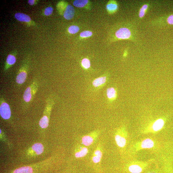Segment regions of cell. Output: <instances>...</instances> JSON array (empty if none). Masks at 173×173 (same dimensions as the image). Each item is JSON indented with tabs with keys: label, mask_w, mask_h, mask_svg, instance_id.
I'll list each match as a JSON object with an SVG mask.
<instances>
[{
	"label": "cell",
	"mask_w": 173,
	"mask_h": 173,
	"mask_svg": "<svg viewBox=\"0 0 173 173\" xmlns=\"http://www.w3.org/2000/svg\"><path fill=\"white\" fill-rule=\"evenodd\" d=\"M0 114L4 119H8L11 116V111L9 105L7 103H2L0 107Z\"/></svg>",
	"instance_id": "cell-1"
},
{
	"label": "cell",
	"mask_w": 173,
	"mask_h": 173,
	"mask_svg": "<svg viewBox=\"0 0 173 173\" xmlns=\"http://www.w3.org/2000/svg\"><path fill=\"white\" fill-rule=\"evenodd\" d=\"M131 35V32L130 29L126 28L120 29L116 33V36L118 38L122 39H129Z\"/></svg>",
	"instance_id": "cell-2"
},
{
	"label": "cell",
	"mask_w": 173,
	"mask_h": 173,
	"mask_svg": "<svg viewBox=\"0 0 173 173\" xmlns=\"http://www.w3.org/2000/svg\"><path fill=\"white\" fill-rule=\"evenodd\" d=\"M96 133H93L83 136L82 140V144L86 146L91 145L93 142L95 138L96 137Z\"/></svg>",
	"instance_id": "cell-3"
},
{
	"label": "cell",
	"mask_w": 173,
	"mask_h": 173,
	"mask_svg": "<svg viewBox=\"0 0 173 173\" xmlns=\"http://www.w3.org/2000/svg\"><path fill=\"white\" fill-rule=\"evenodd\" d=\"M75 11L74 7L71 5L67 6L64 13V18L66 20L72 19L74 15Z\"/></svg>",
	"instance_id": "cell-4"
},
{
	"label": "cell",
	"mask_w": 173,
	"mask_h": 173,
	"mask_svg": "<svg viewBox=\"0 0 173 173\" xmlns=\"http://www.w3.org/2000/svg\"><path fill=\"white\" fill-rule=\"evenodd\" d=\"M15 17L16 20L20 22L29 23L31 21L30 17L26 14L21 13H18L15 14Z\"/></svg>",
	"instance_id": "cell-5"
},
{
	"label": "cell",
	"mask_w": 173,
	"mask_h": 173,
	"mask_svg": "<svg viewBox=\"0 0 173 173\" xmlns=\"http://www.w3.org/2000/svg\"><path fill=\"white\" fill-rule=\"evenodd\" d=\"M102 156V152L99 148L96 149L92 158V160L94 163H99L101 161Z\"/></svg>",
	"instance_id": "cell-6"
},
{
	"label": "cell",
	"mask_w": 173,
	"mask_h": 173,
	"mask_svg": "<svg viewBox=\"0 0 173 173\" xmlns=\"http://www.w3.org/2000/svg\"><path fill=\"white\" fill-rule=\"evenodd\" d=\"M88 152V149L87 147L83 146L80 147L75 153V157L77 158H82L85 157Z\"/></svg>",
	"instance_id": "cell-7"
},
{
	"label": "cell",
	"mask_w": 173,
	"mask_h": 173,
	"mask_svg": "<svg viewBox=\"0 0 173 173\" xmlns=\"http://www.w3.org/2000/svg\"><path fill=\"white\" fill-rule=\"evenodd\" d=\"M115 140L118 146L119 147H124L126 144V140L125 138L121 135L117 134L115 137Z\"/></svg>",
	"instance_id": "cell-8"
},
{
	"label": "cell",
	"mask_w": 173,
	"mask_h": 173,
	"mask_svg": "<svg viewBox=\"0 0 173 173\" xmlns=\"http://www.w3.org/2000/svg\"><path fill=\"white\" fill-rule=\"evenodd\" d=\"M143 170L144 168L136 164H131L128 167V170L131 173H141Z\"/></svg>",
	"instance_id": "cell-9"
},
{
	"label": "cell",
	"mask_w": 173,
	"mask_h": 173,
	"mask_svg": "<svg viewBox=\"0 0 173 173\" xmlns=\"http://www.w3.org/2000/svg\"><path fill=\"white\" fill-rule=\"evenodd\" d=\"M154 141L149 138H147L143 141L141 144V147L143 149H151L154 146Z\"/></svg>",
	"instance_id": "cell-10"
},
{
	"label": "cell",
	"mask_w": 173,
	"mask_h": 173,
	"mask_svg": "<svg viewBox=\"0 0 173 173\" xmlns=\"http://www.w3.org/2000/svg\"><path fill=\"white\" fill-rule=\"evenodd\" d=\"M164 124V122L163 120L160 119L156 121L153 125V130L155 131H158L161 129Z\"/></svg>",
	"instance_id": "cell-11"
},
{
	"label": "cell",
	"mask_w": 173,
	"mask_h": 173,
	"mask_svg": "<svg viewBox=\"0 0 173 173\" xmlns=\"http://www.w3.org/2000/svg\"><path fill=\"white\" fill-rule=\"evenodd\" d=\"M32 148L38 155L43 153L44 151L43 146L40 143H35L32 146Z\"/></svg>",
	"instance_id": "cell-12"
},
{
	"label": "cell",
	"mask_w": 173,
	"mask_h": 173,
	"mask_svg": "<svg viewBox=\"0 0 173 173\" xmlns=\"http://www.w3.org/2000/svg\"><path fill=\"white\" fill-rule=\"evenodd\" d=\"M27 74L24 71L20 73L16 77V82L19 84H23L27 78Z\"/></svg>",
	"instance_id": "cell-13"
},
{
	"label": "cell",
	"mask_w": 173,
	"mask_h": 173,
	"mask_svg": "<svg viewBox=\"0 0 173 173\" xmlns=\"http://www.w3.org/2000/svg\"><path fill=\"white\" fill-rule=\"evenodd\" d=\"M32 169L30 167H21L14 171L13 173H32Z\"/></svg>",
	"instance_id": "cell-14"
},
{
	"label": "cell",
	"mask_w": 173,
	"mask_h": 173,
	"mask_svg": "<svg viewBox=\"0 0 173 173\" xmlns=\"http://www.w3.org/2000/svg\"><path fill=\"white\" fill-rule=\"evenodd\" d=\"M24 100L26 102H29L32 98L31 90L30 87H28L25 90L23 96Z\"/></svg>",
	"instance_id": "cell-15"
},
{
	"label": "cell",
	"mask_w": 173,
	"mask_h": 173,
	"mask_svg": "<svg viewBox=\"0 0 173 173\" xmlns=\"http://www.w3.org/2000/svg\"><path fill=\"white\" fill-rule=\"evenodd\" d=\"M106 80V77H99L95 79L93 82V84L94 87H98L104 84Z\"/></svg>",
	"instance_id": "cell-16"
},
{
	"label": "cell",
	"mask_w": 173,
	"mask_h": 173,
	"mask_svg": "<svg viewBox=\"0 0 173 173\" xmlns=\"http://www.w3.org/2000/svg\"><path fill=\"white\" fill-rule=\"evenodd\" d=\"M49 120L48 117L44 116L40 121L39 124L42 128H46L48 126Z\"/></svg>",
	"instance_id": "cell-17"
},
{
	"label": "cell",
	"mask_w": 173,
	"mask_h": 173,
	"mask_svg": "<svg viewBox=\"0 0 173 173\" xmlns=\"http://www.w3.org/2000/svg\"><path fill=\"white\" fill-rule=\"evenodd\" d=\"M88 3L87 0H77L74 1L73 5L76 7H82L85 6Z\"/></svg>",
	"instance_id": "cell-18"
},
{
	"label": "cell",
	"mask_w": 173,
	"mask_h": 173,
	"mask_svg": "<svg viewBox=\"0 0 173 173\" xmlns=\"http://www.w3.org/2000/svg\"><path fill=\"white\" fill-rule=\"evenodd\" d=\"M107 95L109 99L115 98L116 96V91L114 88H108L107 91Z\"/></svg>",
	"instance_id": "cell-19"
},
{
	"label": "cell",
	"mask_w": 173,
	"mask_h": 173,
	"mask_svg": "<svg viewBox=\"0 0 173 173\" xmlns=\"http://www.w3.org/2000/svg\"><path fill=\"white\" fill-rule=\"evenodd\" d=\"M7 63L10 66L13 65L16 61L15 57L13 55L10 54L8 55L7 59Z\"/></svg>",
	"instance_id": "cell-20"
},
{
	"label": "cell",
	"mask_w": 173,
	"mask_h": 173,
	"mask_svg": "<svg viewBox=\"0 0 173 173\" xmlns=\"http://www.w3.org/2000/svg\"><path fill=\"white\" fill-rule=\"evenodd\" d=\"M148 7V5L147 4H145L143 5L140 10V12H139V17L140 18H141L144 16L146 12V11Z\"/></svg>",
	"instance_id": "cell-21"
},
{
	"label": "cell",
	"mask_w": 173,
	"mask_h": 173,
	"mask_svg": "<svg viewBox=\"0 0 173 173\" xmlns=\"http://www.w3.org/2000/svg\"><path fill=\"white\" fill-rule=\"evenodd\" d=\"M118 8L117 4L115 3H110L108 4L107 5V10L111 12L115 11Z\"/></svg>",
	"instance_id": "cell-22"
},
{
	"label": "cell",
	"mask_w": 173,
	"mask_h": 173,
	"mask_svg": "<svg viewBox=\"0 0 173 173\" xmlns=\"http://www.w3.org/2000/svg\"><path fill=\"white\" fill-rule=\"evenodd\" d=\"M79 27L75 25H72L70 27L68 28L69 32L72 34H74L78 32L79 31Z\"/></svg>",
	"instance_id": "cell-23"
},
{
	"label": "cell",
	"mask_w": 173,
	"mask_h": 173,
	"mask_svg": "<svg viewBox=\"0 0 173 173\" xmlns=\"http://www.w3.org/2000/svg\"><path fill=\"white\" fill-rule=\"evenodd\" d=\"M82 64L84 68L88 69L90 66V62L89 60L87 58H84L82 60Z\"/></svg>",
	"instance_id": "cell-24"
},
{
	"label": "cell",
	"mask_w": 173,
	"mask_h": 173,
	"mask_svg": "<svg viewBox=\"0 0 173 173\" xmlns=\"http://www.w3.org/2000/svg\"><path fill=\"white\" fill-rule=\"evenodd\" d=\"M53 8L51 7L46 8L44 11V14L46 16H49L53 13Z\"/></svg>",
	"instance_id": "cell-25"
},
{
	"label": "cell",
	"mask_w": 173,
	"mask_h": 173,
	"mask_svg": "<svg viewBox=\"0 0 173 173\" xmlns=\"http://www.w3.org/2000/svg\"><path fill=\"white\" fill-rule=\"evenodd\" d=\"M92 35V32L89 31H84L80 34V36L83 38L90 37Z\"/></svg>",
	"instance_id": "cell-26"
},
{
	"label": "cell",
	"mask_w": 173,
	"mask_h": 173,
	"mask_svg": "<svg viewBox=\"0 0 173 173\" xmlns=\"http://www.w3.org/2000/svg\"><path fill=\"white\" fill-rule=\"evenodd\" d=\"M167 22L169 24L173 25V15L168 17L167 19Z\"/></svg>",
	"instance_id": "cell-27"
},
{
	"label": "cell",
	"mask_w": 173,
	"mask_h": 173,
	"mask_svg": "<svg viewBox=\"0 0 173 173\" xmlns=\"http://www.w3.org/2000/svg\"><path fill=\"white\" fill-rule=\"evenodd\" d=\"M28 3L29 5L32 6L34 5L35 3V0H29Z\"/></svg>",
	"instance_id": "cell-28"
},
{
	"label": "cell",
	"mask_w": 173,
	"mask_h": 173,
	"mask_svg": "<svg viewBox=\"0 0 173 173\" xmlns=\"http://www.w3.org/2000/svg\"><path fill=\"white\" fill-rule=\"evenodd\" d=\"M146 173H159L157 171H154L147 172Z\"/></svg>",
	"instance_id": "cell-29"
}]
</instances>
